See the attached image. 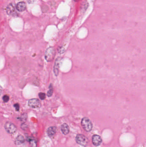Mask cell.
<instances>
[{
    "label": "cell",
    "instance_id": "cell-14",
    "mask_svg": "<svg viewBox=\"0 0 146 147\" xmlns=\"http://www.w3.org/2000/svg\"><path fill=\"white\" fill-rule=\"evenodd\" d=\"M53 93V87L52 84H51L49 86V89L47 92V96L48 97H51Z\"/></svg>",
    "mask_w": 146,
    "mask_h": 147
},
{
    "label": "cell",
    "instance_id": "cell-9",
    "mask_svg": "<svg viewBox=\"0 0 146 147\" xmlns=\"http://www.w3.org/2000/svg\"><path fill=\"white\" fill-rule=\"evenodd\" d=\"M16 9L19 12L24 11L26 8V4L24 2H20L17 4L16 6Z\"/></svg>",
    "mask_w": 146,
    "mask_h": 147
},
{
    "label": "cell",
    "instance_id": "cell-6",
    "mask_svg": "<svg viewBox=\"0 0 146 147\" xmlns=\"http://www.w3.org/2000/svg\"><path fill=\"white\" fill-rule=\"evenodd\" d=\"M16 6L14 3H11L6 8V13L10 16H15L16 13Z\"/></svg>",
    "mask_w": 146,
    "mask_h": 147
},
{
    "label": "cell",
    "instance_id": "cell-7",
    "mask_svg": "<svg viewBox=\"0 0 146 147\" xmlns=\"http://www.w3.org/2000/svg\"><path fill=\"white\" fill-rule=\"evenodd\" d=\"M61 61V59L59 58V57H58V58L57 59L56 61H55L53 71H54L55 75L56 76H58V74H59L60 65Z\"/></svg>",
    "mask_w": 146,
    "mask_h": 147
},
{
    "label": "cell",
    "instance_id": "cell-15",
    "mask_svg": "<svg viewBox=\"0 0 146 147\" xmlns=\"http://www.w3.org/2000/svg\"><path fill=\"white\" fill-rule=\"evenodd\" d=\"M27 115L26 114H24L21 115V116L20 117V120L22 121L25 122V121H26V120L27 119Z\"/></svg>",
    "mask_w": 146,
    "mask_h": 147
},
{
    "label": "cell",
    "instance_id": "cell-18",
    "mask_svg": "<svg viewBox=\"0 0 146 147\" xmlns=\"http://www.w3.org/2000/svg\"><path fill=\"white\" fill-rule=\"evenodd\" d=\"M21 127L23 130H26L27 129V126L26 124L25 123H22V124L21 125Z\"/></svg>",
    "mask_w": 146,
    "mask_h": 147
},
{
    "label": "cell",
    "instance_id": "cell-13",
    "mask_svg": "<svg viewBox=\"0 0 146 147\" xmlns=\"http://www.w3.org/2000/svg\"><path fill=\"white\" fill-rule=\"evenodd\" d=\"M29 142L30 145L31 147H37V141L34 139L29 138V139H27Z\"/></svg>",
    "mask_w": 146,
    "mask_h": 147
},
{
    "label": "cell",
    "instance_id": "cell-8",
    "mask_svg": "<svg viewBox=\"0 0 146 147\" xmlns=\"http://www.w3.org/2000/svg\"><path fill=\"white\" fill-rule=\"evenodd\" d=\"M102 139L100 136L95 135L92 137V142L94 146H98L101 144Z\"/></svg>",
    "mask_w": 146,
    "mask_h": 147
},
{
    "label": "cell",
    "instance_id": "cell-12",
    "mask_svg": "<svg viewBox=\"0 0 146 147\" xmlns=\"http://www.w3.org/2000/svg\"><path fill=\"white\" fill-rule=\"evenodd\" d=\"M24 137L22 135H19L16 137L15 140V144L17 145H19L24 143Z\"/></svg>",
    "mask_w": 146,
    "mask_h": 147
},
{
    "label": "cell",
    "instance_id": "cell-4",
    "mask_svg": "<svg viewBox=\"0 0 146 147\" xmlns=\"http://www.w3.org/2000/svg\"><path fill=\"white\" fill-rule=\"evenodd\" d=\"M76 139L77 143L81 146H86L88 143V140L86 136L82 134H78Z\"/></svg>",
    "mask_w": 146,
    "mask_h": 147
},
{
    "label": "cell",
    "instance_id": "cell-1",
    "mask_svg": "<svg viewBox=\"0 0 146 147\" xmlns=\"http://www.w3.org/2000/svg\"><path fill=\"white\" fill-rule=\"evenodd\" d=\"M55 55V50L53 47H50L47 49L45 54V59L50 62L53 60Z\"/></svg>",
    "mask_w": 146,
    "mask_h": 147
},
{
    "label": "cell",
    "instance_id": "cell-22",
    "mask_svg": "<svg viewBox=\"0 0 146 147\" xmlns=\"http://www.w3.org/2000/svg\"><path fill=\"white\" fill-rule=\"evenodd\" d=\"M75 0V1H79V0Z\"/></svg>",
    "mask_w": 146,
    "mask_h": 147
},
{
    "label": "cell",
    "instance_id": "cell-21",
    "mask_svg": "<svg viewBox=\"0 0 146 147\" xmlns=\"http://www.w3.org/2000/svg\"><path fill=\"white\" fill-rule=\"evenodd\" d=\"M2 92V87L0 86V95L1 94Z\"/></svg>",
    "mask_w": 146,
    "mask_h": 147
},
{
    "label": "cell",
    "instance_id": "cell-2",
    "mask_svg": "<svg viewBox=\"0 0 146 147\" xmlns=\"http://www.w3.org/2000/svg\"><path fill=\"white\" fill-rule=\"evenodd\" d=\"M81 124L83 129L87 132H90L93 128V124L90 119L87 118H84L82 119Z\"/></svg>",
    "mask_w": 146,
    "mask_h": 147
},
{
    "label": "cell",
    "instance_id": "cell-5",
    "mask_svg": "<svg viewBox=\"0 0 146 147\" xmlns=\"http://www.w3.org/2000/svg\"><path fill=\"white\" fill-rule=\"evenodd\" d=\"M28 105L33 108H38L41 107V103L38 99H32L29 100Z\"/></svg>",
    "mask_w": 146,
    "mask_h": 147
},
{
    "label": "cell",
    "instance_id": "cell-11",
    "mask_svg": "<svg viewBox=\"0 0 146 147\" xmlns=\"http://www.w3.org/2000/svg\"><path fill=\"white\" fill-rule=\"evenodd\" d=\"M61 129L63 134L64 135H67L69 132V127L66 123H65L62 125L61 127Z\"/></svg>",
    "mask_w": 146,
    "mask_h": 147
},
{
    "label": "cell",
    "instance_id": "cell-17",
    "mask_svg": "<svg viewBox=\"0 0 146 147\" xmlns=\"http://www.w3.org/2000/svg\"><path fill=\"white\" fill-rule=\"evenodd\" d=\"M3 100L4 102H7L9 100V97L8 96V95H5L3 96Z\"/></svg>",
    "mask_w": 146,
    "mask_h": 147
},
{
    "label": "cell",
    "instance_id": "cell-10",
    "mask_svg": "<svg viewBox=\"0 0 146 147\" xmlns=\"http://www.w3.org/2000/svg\"><path fill=\"white\" fill-rule=\"evenodd\" d=\"M57 128L55 126H51L50 127L48 128L47 133L50 137H52L53 136L55 135V134L56 133Z\"/></svg>",
    "mask_w": 146,
    "mask_h": 147
},
{
    "label": "cell",
    "instance_id": "cell-16",
    "mask_svg": "<svg viewBox=\"0 0 146 147\" xmlns=\"http://www.w3.org/2000/svg\"><path fill=\"white\" fill-rule=\"evenodd\" d=\"M39 96L41 100H44L45 99V94L43 92H40L39 93Z\"/></svg>",
    "mask_w": 146,
    "mask_h": 147
},
{
    "label": "cell",
    "instance_id": "cell-20",
    "mask_svg": "<svg viewBox=\"0 0 146 147\" xmlns=\"http://www.w3.org/2000/svg\"><path fill=\"white\" fill-rule=\"evenodd\" d=\"M27 1L29 3H32L34 1V0H27Z\"/></svg>",
    "mask_w": 146,
    "mask_h": 147
},
{
    "label": "cell",
    "instance_id": "cell-19",
    "mask_svg": "<svg viewBox=\"0 0 146 147\" xmlns=\"http://www.w3.org/2000/svg\"><path fill=\"white\" fill-rule=\"evenodd\" d=\"M14 107L16 108V111H19V105L18 103L15 104L14 105Z\"/></svg>",
    "mask_w": 146,
    "mask_h": 147
},
{
    "label": "cell",
    "instance_id": "cell-3",
    "mask_svg": "<svg viewBox=\"0 0 146 147\" xmlns=\"http://www.w3.org/2000/svg\"><path fill=\"white\" fill-rule=\"evenodd\" d=\"M4 128L7 133L13 134L16 132L17 127L13 123L10 122H6L4 125Z\"/></svg>",
    "mask_w": 146,
    "mask_h": 147
}]
</instances>
